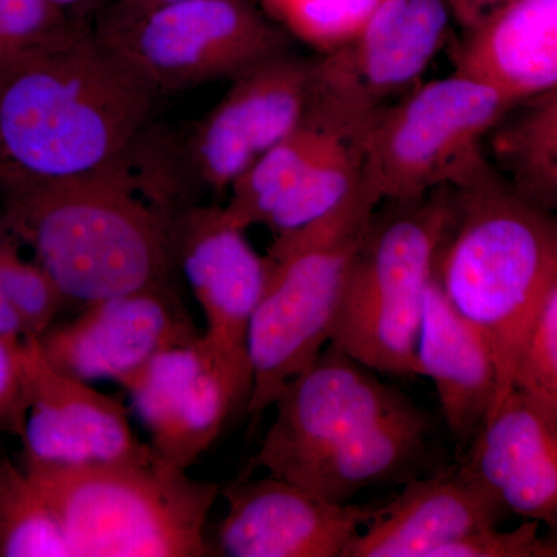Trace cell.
Returning a JSON list of instances; mask_svg holds the SVG:
<instances>
[{"mask_svg":"<svg viewBox=\"0 0 557 557\" xmlns=\"http://www.w3.org/2000/svg\"><path fill=\"white\" fill-rule=\"evenodd\" d=\"M160 100L115 51L79 27L0 65V193L120 163Z\"/></svg>","mask_w":557,"mask_h":557,"instance_id":"6da1fadb","label":"cell"},{"mask_svg":"<svg viewBox=\"0 0 557 557\" xmlns=\"http://www.w3.org/2000/svg\"><path fill=\"white\" fill-rule=\"evenodd\" d=\"M0 219L81 309L175 284L168 218L141 196L124 159L84 177L2 190Z\"/></svg>","mask_w":557,"mask_h":557,"instance_id":"7a4b0ae2","label":"cell"},{"mask_svg":"<svg viewBox=\"0 0 557 557\" xmlns=\"http://www.w3.org/2000/svg\"><path fill=\"white\" fill-rule=\"evenodd\" d=\"M450 188L454 219L435 276L493 347V413L515 387L522 348L557 282V219L520 196L487 157Z\"/></svg>","mask_w":557,"mask_h":557,"instance_id":"3957f363","label":"cell"},{"mask_svg":"<svg viewBox=\"0 0 557 557\" xmlns=\"http://www.w3.org/2000/svg\"><path fill=\"white\" fill-rule=\"evenodd\" d=\"M310 70L311 58L285 51L234 79L201 119L182 127L149 124L124 157L141 196L168 218L230 194L302 123Z\"/></svg>","mask_w":557,"mask_h":557,"instance_id":"277c9868","label":"cell"},{"mask_svg":"<svg viewBox=\"0 0 557 557\" xmlns=\"http://www.w3.org/2000/svg\"><path fill=\"white\" fill-rule=\"evenodd\" d=\"M58 512L73 557L211 555L215 483L149 456L79 467L24 465Z\"/></svg>","mask_w":557,"mask_h":557,"instance_id":"5b68a950","label":"cell"},{"mask_svg":"<svg viewBox=\"0 0 557 557\" xmlns=\"http://www.w3.org/2000/svg\"><path fill=\"white\" fill-rule=\"evenodd\" d=\"M380 203L359 186L338 209L274 237L269 282L248 333L247 413L262 416L332 338L351 262Z\"/></svg>","mask_w":557,"mask_h":557,"instance_id":"8992f818","label":"cell"},{"mask_svg":"<svg viewBox=\"0 0 557 557\" xmlns=\"http://www.w3.org/2000/svg\"><path fill=\"white\" fill-rule=\"evenodd\" d=\"M453 219L450 186L380 205L351 262L330 344L373 372L418 375L424 296Z\"/></svg>","mask_w":557,"mask_h":557,"instance_id":"52a82bcc","label":"cell"},{"mask_svg":"<svg viewBox=\"0 0 557 557\" xmlns=\"http://www.w3.org/2000/svg\"><path fill=\"white\" fill-rule=\"evenodd\" d=\"M512 108L493 86L456 70L421 83L366 134L362 186L383 205L457 185L485 159L487 135Z\"/></svg>","mask_w":557,"mask_h":557,"instance_id":"ba28073f","label":"cell"},{"mask_svg":"<svg viewBox=\"0 0 557 557\" xmlns=\"http://www.w3.org/2000/svg\"><path fill=\"white\" fill-rule=\"evenodd\" d=\"M453 24L448 0H383L354 38L311 58L306 115L344 134H368L420 86Z\"/></svg>","mask_w":557,"mask_h":557,"instance_id":"9c48e42d","label":"cell"},{"mask_svg":"<svg viewBox=\"0 0 557 557\" xmlns=\"http://www.w3.org/2000/svg\"><path fill=\"white\" fill-rule=\"evenodd\" d=\"M95 35L159 97L237 79L292 50L293 40L252 0L171 3Z\"/></svg>","mask_w":557,"mask_h":557,"instance_id":"30bf717a","label":"cell"},{"mask_svg":"<svg viewBox=\"0 0 557 557\" xmlns=\"http://www.w3.org/2000/svg\"><path fill=\"white\" fill-rule=\"evenodd\" d=\"M168 228L175 267L203 313L201 341L249 397L248 333L269 282V259L220 203L178 209L168 215Z\"/></svg>","mask_w":557,"mask_h":557,"instance_id":"8fae6325","label":"cell"},{"mask_svg":"<svg viewBox=\"0 0 557 557\" xmlns=\"http://www.w3.org/2000/svg\"><path fill=\"white\" fill-rule=\"evenodd\" d=\"M357 359L329 344L278 395L273 423L248 467L285 479L311 458L409 406Z\"/></svg>","mask_w":557,"mask_h":557,"instance_id":"7c38bea8","label":"cell"},{"mask_svg":"<svg viewBox=\"0 0 557 557\" xmlns=\"http://www.w3.org/2000/svg\"><path fill=\"white\" fill-rule=\"evenodd\" d=\"M177 285L121 293L83 307L72 321L40 335L54 368L83 381L126 387L153 358L200 338Z\"/></svg>","mask_w":557,"mask_h":557,"instance_id":"4fadbf2b","label":"cell"},{"mask_svg":"<svg viewBox=\"0 0 557 557\" xmlns=\"http://www.w3.org/2000/svg\"><path fill=\"white\" fill-rule=\"evenodd\" d=\"M220 494L228 509L211 555L228 557H344L383 508L327 500L271 474L240 479Z\"/></svg>","mask_w":557,"mask_h":557,"instance_id":"5bb4252c","label":"cell"},{"mask_svg":"<svg viewBox=\"0 0 557 557\" xmlns=\"http://www.w3.org/2000/svg\"><path fill=\"white\" fill-rule=\"evenodd\" d=\"M22 358L28 395L20 438L24 465L79 467L153 453L135 435L119 399L54 368L36 336L25 341Z\"/></svg>","mask_w":557,"mask_h":557,"instance_id":"9a60e30c","label":"cell"},{"mask_svg":"<svg viewBox=\"0 0 557 557\" xmlns=\"http://www.w3.org/2000/svg\"><path fill=\"white\" fill-rule=\"evenodd\" d=\"M150 448L168 463L188 469L222 434L248 394L209 354L203 341L170 348L127 384Z\"/></svg>","mask_w":557,"mask_h":557,"instance_id":"2e32d148","label":"cell"},{"mask_svg":"<svg viewBox=\"0 0 557 557\" xmlns=\"http://www.w3.org/2000/svg\"><path fill=\"white\" fill-rule=\"evenodd\" d=\"M465 465L505 511L557 534V417L519 388L469 445Z\"/></svg>","mask_w":557,"mask_h":557,"instance_id":"e0dca14e","label":"cell"},{"mask_svg":"<svg viewBox=\"0 0 557 557\" xmlns=\"http://www.w3.org/2000/svg\"><path fill=\"white\" fill-rule=\"evenodd\" d=\"M504 512L490 487L463 463L410 480L344 557H435L450 542L497 527Z\"/></svg>","mask_w":557,"mask_h":557,"instance_id":"ac0fdd59","label":"cell"},{"mask_svg":"<svg viewBox=\"0 0 557 557\" xmlns=\"http://www.w3.org/2000/svg\"><path fill=\"white\" fill-rule=\"evenodd\" d=\"M418 375L437 391L450 434L471 445L497 397V364L485 333L453 306L434 274L424 296Z\"/></svg>","mask_w":557,"mask_h":557,"instance_id":"d6986e66","label":"cell"},{"mask_svg":"<svg viewBox=\"0 0 557 557\" xmlns=\"http://www.w3.org/2000/svg\"><path fill=\"white\" fill-rule=\"evenodd\" d=\"M453 64L515 106L556 89L557 0H512L463 32L454 46Z\"/></svg>","mask_w":557,"mask_h":557,"instance_id":"ffe728a7","label":"cell"},{"mask_svg":"<svg viewBox=\"0 0 557 557\" xmlns=\"http://www.w3.org/2000/svg\"><path fill=\"white\" fill-rule=\"evenodd\" d=\"M429 434L428 416L409 405L325 449L285 480L319 497L346 504L366 487L409 472L426 454Z\"/></svg>","mask_w":557,"mask_h":557,"instance_id":"44dd1931","label":"cell"},{"mask_svg":"<svg viewBox=\"0 0 557 557\" xmlns=\"http://www.w3.org/2000/svg\"><path fill=\"white\" fill-rule=\"evenodd\" d=\"M498 174L536 207L557 209V87L519 102L487 135Z\"/></svg>","mask_w":557,"mask_h":557,"instance_id":"7402d4cb","label":"cell"},{"mask_svg":"<svg viewBox=\"0 0 557 557\" xmlns=\"http://www.w3.org/2000/svg\"><path fill=\"white\" fill-rule=\"evenodd\" d=\"M350 134L304 116L302 123L255 164L231 188L223 205L237 225L265 226L281 201L311 163L336 139Z\"/></svg>","mask_w":557,"mask_h":557,"instance_id":"603a6c76","label":"cell"},{"mask_svg":"<svg viewBox=\"0 0 557 557\" xmlns=\"http://www.w3.org/2000/svg\"><path fill=\"white\" fill-rule=\"evenodd\" d=\"M0 557H73L62 520L24 465L0 456Z\"/></svg>","mask_w":557,"mask_h":557,"instance_id":"cb8c5ba5","label":"cell"},{"mask_svg":"<svg viewBox=\"0 0 557 557\" xmlns=\"http://www.w3.org/2000/svg\"><path fill=\"white\" fill-rule=\"evenodd\" d=\"M383 0H259L293 39L318 53L354 38Z\"/></svg>","mask_w":557,"mask_h":557,"instance_id":"d4e9b609","label":"cell"},{"mask_svg":"<svg viewBox=\"0 0 557 557\" xmlns=\"http://www.w3.org/2000/svg\"><path fill=\"white\" fill-rule=\"evenodd\" d=\"M24 245L0 219V289L30 336L39 338L65 306L53 278L24 255Z\"/></svg>","mask_w":557,"mask_h":557,"instance_id":"484cf974","label":"cell"},{"mask_svg":"<svg viewBox=\"0 0 557 557\" xmlns=\"http://www.w3.org/2000/svg\"><path fill=\"white\" fill-rule=\"evenodd\" d=\"M91 27L51 0H0V39L5 62ZM3 62V64H5Z\"/></svg>","mask_w":557,"mask_h":557,"instance_id":"4316f807","label":"cell"},{"mask_svg":"<svg viewBox=\"0 0 557 557\" xmlns=\"http://www.w3.org/2000/svg\"><path fill=\"white\" fill-rule=\"evenodd\" d=\"M557 417V282L528 335L515 373V387Z\"/></svg>","mask_w":557,"mask_h":557,"instance_id":"83f0119b","label":"cell"},{"mask_svg":"<svg viewBox=\"0 0 557 557\" xmlns=\"http://www.w3.org/2000/svg\"><path fill=\"white\" fill-rule=\"evenodd\" d=\"M541 525L523 520L515 530L493 527L450 542L435 557H541Z\"/></svg>","mask_w":557,"mask_h":557,"instance_id":"f1b7e54d","label":"cell"},{"mask_svg":"<svg viewBox=\"0 0 557 557\" xmlns=\"http://www.w3.org/2000/svg\"><path fill=\"white\" fill-rule=\"evenodd\" d=\"M22 346L0 338V434L16 438L24 431L28 405Z\"/></svg>","mask_w":557,"mask_h":557,"instance_id":"f546056e","label":"cell"},{"mask_svg":"<svg viewBox=\"0 0 557 557\" xmlns=\"http://www.w3.org/2000/svg\"><path fill=\"white\" fill-rule=\"evenodd\" d=\"M178 2H188V0H110L95 17L91 28L95 33L116 30L149 11Z\"/></svg>","mask_w":557,"mask_h":557,"instance_id":"4dcf8cb0","label":"cell"},{"mask_svg":"<svg viewBox=\"0 0 557 557\" xmlns=\"http://www.w3.org/2000/svg\"><path fill=\"white\" fill-rule=\"evenodd\" d=\"M456 24L463 32L479 27L512 0H448Z\"/></svg>","mask_w":557,"mask_h":557,"instance_id":"1f68e13d","label":"cell"},{"mask_svg":"<svg viewBox=\"0 0 557 557\" xmlns=\"http://www.w3.org/2000/svg\"><path fill=\"white\" fill-rule=\"evenodd\" d=\"M27 329L22 324L21 318L0 289V338L11 344L22 346L28 338Z\"/></svg>","mask_w":557,"mask_h":557,"instance_id":"d6a6232c","label":"cell"},{"mask_svg":"<svg viewBox=\"0 0 557 557\" xmlns=\"http://www.w3.org/2000/svg\"><path fill=\"white\" fill-rule=\"evenodd\" d=\"M51 2L67 11L75 20L91 25L97 14L108 5L110 0H51Z\"/></svg>","mask_w":557,"mask_h":557,"instance_id":"836d02e7","label":"cell"},{"mask_svg":"<svg viewBox=\"0 0 557 557\" xmlns=\"http://www.w3.org/2000/svg\"><path fill=\"white\" fill-rule=\"evenodd\" d=\"M5 62V53H3L2 39H0V65Z\"/></svg>","mask_w":557,"mask_h":557,"instance_id":"e575fe53","label":"cell"}]
</instances>
